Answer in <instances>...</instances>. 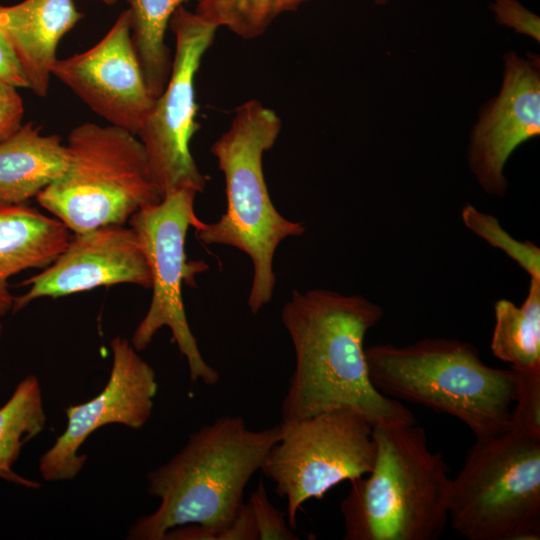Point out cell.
Returning <instances> with one entry per match:
<instances>
[{
	"label": "cell",
	"instance_id": "19",
	"mask_svg": "<svg viewBox=\"0 0 540 540\" xmlns=\"http://www.w3.org/2000/svg\"><path fill=\"white\" fill-rule=\"evenodd\" d=\"M46 413L39 380L25 376L11 397L0 407V478L28 489H38L40 483L25 478L13 470L26 443L43 431Z\"/></svg>",
	"mask_w": 540,
	"mask_h": 540
},
{
	"label": "cell",
	"instance_id": "3",
	"mask_svg": "<svg viewBox=\"0 0 540 540\" xmlns=\"http://www.w3.org/2000/svg\"><path fill=\"white\" fill-rule=\"evenodd\" d=\"M375 459L340 503L345 540H436L449 520L452 478L425 430L373 427Z\"/></svg>",
	"mask_w": 540,
	"mask_h": 540
},
{
	"label": "cell",
	"instance_id": "29",
	"mask_svg": "<svg viewBox=\"0 0 540 540\" xmlns=\"http://www.w3.org/2000/svg\"><path fill=\"white\" fill-rule=\"evenodd\" d=\"M96 1H100L106 5H113L116 3L117 0H96Z\"/></svg>",
	"mask_w": 540,
	"mask_h": 540
},
{
	"label": "cell",
	"instance_id": "15",
	"mask_svg": "<svg viewBox=\"0 0 540 540\" xmlns=\"http://www.w3.org/2000/svg\"><path fill=\"white\" fill-rule=\"evenodd\" d=\"M83 17L73 0H24L0 5V29L12 45L29 89L46 97L60 40Z\"/></svg>",
	"mask_w": 540,
	"mask_h": 540
},
{
	"label": "cell",
	"instance_id": "8",
	"mask_svg": "<svg viewBox=\"0 0 540 540\" xmlns=\"http://www.w3.org/2000/svg\"><path fill=\"white\" fill-rule=\"evenodd\" d=\"M280 439L268 451L260 471L287 503L289 526L309 499H321L343 481L360 478L373 467V426L350 409H332L282 422Z\"/></svg>",
	"mask_w": 540,
	"mask_h": 540
},
{
	"label": "cell",
	"instance_id": "6",
	"mask_svg": "<svg viewBox=\"0 0 540 540\" xmlns=\"http://www.w3.org/2000/svg\"><path fill=\"white\" fill-rule=\"evenodd\" d=\"M66 149L65 171L36 199L74 234L124 225L162 199L145 149L128 130L84 122L70 131Z\"/></svg>",
	"mask_w": 540,
	"mask_h": 540
},
{
	"label": "cell",
	"instance_id": "17",
	"mask_svg": "<svg viewBox=\"0 0 540 540\" xmlns=\"http://www.w3.org/2000/svg\"><path fill=\"white\" fill-rule=\"evenodd\" d=\"M68 161L56 135H42L31 122L0 142V202L22 204L59 178Z\"/></svg>",
	"mask_w": 540,
	"mask_h": 540
},
{
	"label": "cell",
	"instance_id": "12",
	"mask_svg": "<svg viewBox=\"0 0 540 540\" xmlns=\"http://www.w3.org/2000/svg\"><path fill=\"white\" fill-rule=\"evenodd\" d=\"M540 135V58L508 51L498 93L479 110L467 150L469 168L484 192L504 197L505 166L523 143Z\"/></svg>",
	"mask_w": 540,
	"mask_h": 540
},
{
	"label": "cell",
	"instance_id": "4",
	"mask_svg": "<svg viewBox=\"0 0 540 540\" xmlns=\"http://www.w3.org/2000/svg\"><path fill=\"white\" fill-rule=\"evenodd\" d=\"M368 375L383 395L423 405L463 422L481 438L509 427L517 392L514 369L485 364L472 344L425 338L365 349Z\"/></svg>",
	"mask_w": 540,
	"mask_h": 540
},
{
	"label": "cell",
	"instance_id": "25",
	"mask_svg": "<svg viewBox=\"0 0 540 540\" xmlns=\"http://www.w3.org/2000/svg\"><path fill=\"white\" fill-rule=\"evenodd\" d=\"M490 10L499 25L540 41V19L518 0H491Z\"/></svg>",
	"mask_w": 540,
	"mask_h": 540
},
{
	"label": "cell",
	"instance_id": "23",
	"mask_svg": "<svg viewBox=\"0 0 540 540\" xmlns=\"http://www.w3.org/2000/svg\"><path fill=\"white\" fill-rule=\"evenodd\" d=\"M517 392L509 428L540 437V371H518Z\"/></svg>",
	"mask_w": 540,
	"mask_h": 540
},
{
	"label": "cell",
	"instance_id": "5",
	"mask_svg": "<svg viewBox=\"0 0 540 540\" xmlns=\"http://www.w3.org/2000/svg\"><path fill=\"white\" fill-rule=\"evenodd\" d=\"M281 120L270 108L252 99L235 111L229 129L212 145L226 184L227 208L213 223L195 228L204 244L232 246L253 264L248 306L257 314L273 296V258L279 244L302 235L306 227L290 221L275 208L263 172V155L275 144Z\"/></svg>",
	"mask_w": 540,
	"mask_h": 540
},
{
	"label": "cell",
	"instance_id": "14",
	"mask_svg": "<svg viewBox=\"0 0 540 540\" xmlns=\"http://www.w3.org/2000/svg\"><path fill=\"white\" fill-rule=\"evenodd\" d=\"M120 283L149 289L151 272L133 228L109 225L74 234L51 265L25 280L29 290L15 297L13 311L35 299L62 297L101 286Z\"/></svg>",
	"mask_w": 540,
	"mask_h": 540
},
{
	"label": "cell",
	"instance_id": "13",
	"mask_svg": "<svg viewBox=\"0 0 540 540\" xmlns=\"http://www.w3.org/2000/svg\"><path fill=\"white\" fill-rule=\"evenodd\" d=\"M51 74L109 125L136 136L155 102L131 40L127 9L94 46L56 59Z\"/></svg>",
	"mask_w": 540,
	"mask_h": 540
},
{
	"label": "cell",
	"instance_id": "27",
	"mask_svg": "<svg viewBox=\"0 0 540 540\" xmlns=\"http://www.w3.org/2000/svg\"><path fill=\"white\" fill-rule=\"evenodd\" d=\"M0 80L16 87L29 88L15 51L4 32L0 29Z\"/></svg>",
	"mask_w": 540,
	"mask_h": 540
},
{
	"label": "cell",
	"instance_id": "2",
	"mask_svg": "<svg viewBox=\"0 0 540 540\" xmlns=\"http://www.w3.org/2000/svg\"><path fill=\"white\" fill-rule=\"evenodd\" d=\"M281 422L254 431L240 416H221L191 433L184 447L147 474L158 508L136 520L130 540H223L244 490L280 439Z\"/></svg>",
	"mask_w": 540,
	"mask_h": 540
},
{
	"label": "cell",
	"instance_id": "9",
	"mask_svg": "<svg viewBox=\"0 0 540 540\" xmlns=\"http://www.w3.org/2000/svg\"><path fill=\"white\" fill-rule=\"evenodd\" d=\"M196 194L188 188L169 192L160 202L138 210L129 219L144 251L153 291L148 311L135 329L131 344L138 352L144 350L166 326L187 360L191 381L215 385L219 373L200 352L182 298V283L191 270L185 254L187 231L202 222L194 210Z\"/></svg>",
	"mask_w": 540,
	"mask_h": 540
},
{
	"label": "cell",
	"instance_id": "1",
	"mask_svg": "<svg viewBox=\"0 0 540 540\" xmlns=\"http://www.w3.org/2000/svg\"><path fill=\"white\" fill-rule=\"evenodd\" d=\"M382 316L378 304L358 294L292 292L281 314L295 354L282 422L344 408L373 427L416 423L413 413L380 393L368 375L364 338Z\"/></svg>",
	"mask_w": 540,
	"mask_h": 540
},
{
	"label": "cell",
	"instance_id": "16",
	"mask_svg": "<svg viewBox=\"0 0 540 540\" xmlns=\"http://www.w3.org/2000/svg\"><path fill=\"white\" fill-rule=\"evenodd\" d=\"M71 231L57 218L22 204L0 202V317L13 309L8 279L46 268L65 250Z\"/></svg>",
	"mask_w": 540,
	"mask_h": 540
},
{
	"label": "cell",
	"instance_id": "30",
	"mask_svg": "<svg viewBox=\"0 0 540 540\" xmlns=\"http://www.w3.org/2000/svg\"><path fill=\"white\" fill-rule=\"evenodd\" d=\"M1 335H2V324L0 322V339H1Z\"/></svg>",
	"mask_w": 540,
	"mask_h": 540
},
{
	"label": "cell",
	"instance_id": "26",
	"mask_svg": "<svg viewBox=\"0 0 540 540\" xmlns=\"http://www.w3.org/2000/svg\"><path fill=\"white\" fill-rule=\"evenodd\" d=\"M23 115V101L17 88L0 80V142L22 126Z\"/></svg>",
	"mask_w": 540,
	"mask_h": 540
},
{
	"label": "cell",
	"instance_id": "20",
	"mask_svg": "<svg viewBox=\"0 0 540 540\" xmlns=\"http://www.w3.org/2000/svg\"><path fill=\"white\" fill-rule=\"evenodd\" d=\"M131 40L146 84L156 98L171 72L165 33L175 10L188 0H127Z\"/></svg>",
	"mask_w": 540,
	"mask_h": 540
},
{
	"label": "cell",
	"instance_id": "22",
	"mask_svg": "<svg viewBox=\"0 0 540 540\" xmlns=\"http://www.w3.org/2000/svg\"><path fill=\"white\" fill-rule=\"evenodd\" d=\"M461 217L465 226L491 246L505 252L517 262L531 278L540 279V249L530 241L520 242L513 238L498 219L479 211L473 205L462 208Z\"/></svg>",
	"mask_w": 540,
	"mask_h": 540
},
{
	"label": "cell",
	"instance_id": "10",
	"mask_svg": "<svg viewBox=\"0 0 540 540\" xmlns=\"http://www.w3.org/2000/svg\"><path fill=\"white\" fill-rule=\"evenodd\" d=\"M169 25L175 35L169 79L137 134L162 198L183 188L199 193L207 183L190 152L191 138L198 129L194 79L218 29L182 5L173 13Z\"/></svg>",
	"mask_w": 540,
	"mask_h": 540
},
{
	"label": "cell",
	"instance_id": "18",
	"mask_svg": "<svg viewBox=\"0 0 540 540\" xmlns=\"http://www.w3.org/2000/svg\"><path fill=\"white\" fill-rule=\"evenodd\" d=\"M491 351L518 371H540V279L531 278L521 306L507 299L494 304Z\"/></svg>",
	"mask_w": 540,
	"mask_h": 540
},
{
	"label": "cell",
	"instance_id": "7",
	"mask_svg": "<svg viewBox=\"0 0 540 540\" xmlns=\"http://www.w3.org/2000/svg\"><path fill=\"white\" fill-rule=\"evenodd\" d=\"M449 520L469 540L540 538V437L509 427L476 438L452 478Z\"/></svg>",
	"mask_w": 540,
	"mask_h": 540
},
{
	"label": "cell",
	"instance_id": "21",
	"mask_svg": "<svg viewBox=\"0 0 540 540\" xmlns=\"http://www.w3.org/2000/svg\"><path fill=\"white\" fill-rule=\"evenodd\" d=\"M310 0H198L196 13L218 28L253 39L262 35L282 13Z\"/></svg>",
	"mask_w": 540,
	"mask_h": 540
},
{
	"label": "cell",
	"instance_id": "28",
	"mask_svg": "<svg viewBox=\"0 0 540 540\" xmlns=\"http://www.w3.org/2000/svg\"><path fill=\"white\" fill-rule=\"evenodd\" d=\"M389 0H372V2L379 6H384L388 3Z\"/></svg>",
	"mask_w": 540,
	"mask_h": 540
},
{
	"label": "cell",
	"instance_id": "11",
	"mask_svg": "<svg viewBox=\"0 0 540 540\" xmlns=\"http://www.w3.org/2000/svg\"><path fill=\"white\" fill-rule=\"evenodd\" d=\"M110 346L113 361L105 387L94 398L65 409L66 429L39 460L46 482L72 480L80 473L87 456L78 451L97 429L110 424L140 429L151 417L158 390L155 371L128 339L114 337Z\"/></svg>",
	"mask_w": 540,
	"mask_h": 540
},
{
	"label": "cell",
	"instance_id": "24",
	"mask_svg": "<svg viewBox=\"0 0 540 540\" xmlns=\"http://www.w3.org/2000/svg\"><path fill=\"white\" fill-rule=\"evenodd\" d=\"M248 504L251 508L259 540H298L289 526L285 514L269 500L263 481L251 493Z\"/></svg>",
	"mask_w": 540,
	"mask_h": 540
}]
</instances>
